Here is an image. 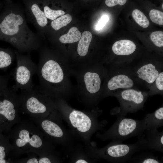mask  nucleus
Masks as SVG:
<instances>
[{"instance_id": "nucleus-1", "label": "nucleus", "mask_w": 163, "mask_h": 163, "mask_svg": "<svg viewBox=\"0 0 163 163\" xmlns=\"http://www.w3.org/2000/svg\"><path fill=\"white\" fill-rule=\"evenodd\" d=\"M37 65L39 84L37 89L53 98L71 92L73 89L70 79V67L67 60L52 50L41 47Z\"/></svg>"}, {"instance_id": "nucleus-2", "label": "nucleus", "mask_w": 163, "mask_h": 163, "mask_svg": "<svg viewBox=\"0 0 163 163\" xmlns=\"http://www.w3.org/2000/svg\"><path fill=\"white\" fill-rule=\"evenodd\" d=\"M0 40L9 43L21 53L38 50L41 46L40 37L27 24L24 10L11 0H5L0 13Z\"/></svg>"}, {"instance_id": "nucleus-3", "label": "nucleus", "mask_w": 163, "mask_h": 163, "mask_svg": "<svg viewBox=\"0 0 163 163\" xmlns=\"http://www.w3.org/2000/svg\"><path fill=\"white\" fill-rule=\"evenodd\" d=\"M10 131L9 137L12 156L18 158L25 154L42 155L44 151V140L37 126L27 121H21Z\"/></svg>"}, {"instance_id": "nucleus-4", "label": "nucleus", "mask_w": 163, "mask_h": 163, "mask_svg": "<svg viewBox=\"0 0 163 163\" xmlns=\"http://www.w3.org/2000/svg\"><path fill=\"white\" fill-rule=\"evenodd\" d=\"M101 63L80 69L70 68L71 76L76 81L75 89L82 95L96 100L102 94L107 69Z\"/></svg>"}, {"instance_id": "nucleus-5", "label": "nucleus", "mask_w": 163, "mask_h": 163, "mask_svg": "<svg viewBox=\"0 0 163 163\" xmlns=\"http://www.w3.org/2000/svg\"><path fill=\"white\" fill-rule=\"evenodd\" d=\"M19 95L20 111L33 119L43 118L56 107L52 98L37 88L22 91Z\"/></svg>"}, {"instance_id": "nucleus-6", "label": "nucleus", "mask_w": 163, "mask_h": 163, "mask_svg": "<svg viewBox=\"0 0 163 163\" xmlns=\"http://www.w3.org/2000/svg\"><path fill=\"white\" fill-rule=\"evenodd\" d=\"M19 95L12 89L7 88L0 91V133L10 132L12 127L21 121Z\"/></svg>"}, {"instance_id": "nucleus-7", "label": "nucleus", "mask_w": 163, "mask_h": 163, "mask_svg": "<svg viewBox=\"0 0 163 163\" xmlns=\"http://www.w3.org/2000/svg\"><path fill=\"white\" fill-rule=\"evenodd\" d=\"M17 66L13 75L15 84L12 89L15 91H30L34 89L33 75L36 74L37 65L31 59L30 53L24 55L15 50Z\"/></svg>"}, {"instance_id": "nucleus-8", "label": "nucleus", "mask_w": 163, "mask_h": 163, "mask_svg": "<svg viewBox=\"0 0 163 163\" xmlns=\"http://www.w3.org/2000/svg\"><path fill=\"white\" fill-rule=\"evenodd\" d=\"M145 130L142 120L119 116L108 133L110 138L114 141L122 142L132 137L140 136Z\"/></svg>"}, {"instance_id": "nucleus-9", "label": "nucleus", "mask_w": 163, "mask_h": 163, "mask_svg": "<svg viewBox=\"0 0 163 163\" xmlns=\"http://www.w3.org/2000/svg\"><path fill=\"white\" fill-rule=\"evenodd\" d=\"M114 95L120 104V110L116 113L118 117L125 116L142 108L147 97L146 94L132 88L124 89Z\"/></svg>"}, {"instance_id": "nucleus-10", "label": "nucleus", "mask_w": 163, "mask_h": 163, "mask_svg": "<svg viewBox=\"0 0 163 163\" xmlns=\"http://www.w3.org/2000/svg\"><path fill=\"white\" fill-rule=\"evenodd\" d=\"M24 11L28 21L35 27L40 37L43 33L48 21L46 16L41 0H23Z\"/></svg>"}, {"instance_id": "nucleus-11", "label": "nucleus", "mask_w": 163, "mask_h": 163, "mask_svg": "<svg viewBox=\"0 0 163 163\" xmlns=\"http://www.w3.org/2000/svg\"><path fill=\"white\" fill-rule=\"evenodd\" d=\"M114 142L107 147L106 152L111 160L115 163L124 162L130 160L135 153L143 150L142 144L138 141L130 144L116 141Z\"/></svg>"}, {"instance_id": "nucleus-12", "label": "nucleus", "mask_w": 163, "mask_h": 163, "mask_svg": "<svg viewBox=\"0 0 163 163\" xmlns=\"http://www.w3.org/2000/svg\"><path fill=\"white\" fill-rule=\"evenodd\" d=\"M134 84L133 80L128 75L123 74L113 75L107 70L102 94H113L116 90L132 88Z\"/></svg>"}, {"instance_id": "nucleus-13", "label": "nucleus", "mask_w": 163, "mask_h": 163, "mask_svg": "<svg viewBox=\"0 0 163 163\" xmlns=\"http://www.w3.org/2000/svg\"><path fill=\"white\" fill-rule=\"evenodd\" d=\"M138 141L144 149H150L163 152V133L157 129H145L139 136Z\"/></svg>"}, {"instance_id": "nucleus-14", "label": "nucleus", "mask_w": 163, "mask_h": 163, "mask_svg": "<svg viewBox=\"0 0 163 163\" xmlns=\"http://www.w3.org/2000/svg\"><path fill=\"white\" fill-rule=\"evenodd\" d=\"M69 119L72 126L80 132L85 133L89 130L91 125L90 118L83 112L73 110L69 115Z\"/></svg>"}, {"instance_id": "nucleus-15", "label": "nucleus", "mask_w": 163, "mask_h": 163, "mask_svg": "<svg viewBox=\"0 0 163 163\" xmlns=\"http://www.w3.org/2000/svg\"><path fill=\"white\" fill-rule=\"evenodd\" d=\"M36 125L48 135L55 138H60L63 135V131L56 123L53 121L41 118L33 119Z\"/></svg>"}, {"instance_id": "nucleus-16", "label": "nucleus", "mask_w": 163, "mask_h": 163, "mask_svg": "<svg viewBox=\"0 0 163 163\" xmlns=\"http://www.w3.org/2000/svg\"><path fill=\"white\" fill-rule=\"evenodd\" d=\"M157 67L151 63L141 66L136 71L138 78L148 84H153L160 72Z\"/></svg>"}, {"instance_id": "nucleus-17", "label": "nucleus", "mask_w": 163, "mask_h": 163, "mask_svg": "<svg viewBox=\"0 0 163 163\" xmlns=\"http://www.w3.org/2000/svg\"><path fill=\"white\" fill-rule=\"evenodd\" d=\"M145 129L154 130L163 125V107H161L154 112L147 114L142 119Z\"/></svg>"}, {"instance_id": "nucleus-18", "label": "nucleus", "mask_w": 163, "mask_h": 163, "mask_svg": "<svg viewBox=\"0 0 163 163\" xmlns=\"http://www.w3.org/2000/svg\"><path fill=\"white\" fill-rule=\"evenodd\" d=\"M136 49L135 44L129 40H122L115 42L112 47L113 53L118 56H127L133 53Z\"/></svg>"}, {"instance_id": "nucleus-19", "label": "nucleus", "mask_w": 163, "mask_h": 163, "mask_svg": "<svg viewBox=\"0 0 163 163\" xmlns=\"http://www.w3.org/2000/svg\"><path fill=\"white\" fill-rule=\"evenodd\" d=\"M15 56V51L0 47V69H7L11 64Z\"/></svg>"}, {"instance_id": "nucleus-20", "label": "nucleus", "mask_w": 163, "mask_h": 163, "mask_svg": "<svg viewBox=\"0 0 163 163\" xmlns=\"http://www.w3.org/2000/svg\"><path fill=\"white\" fill-rule=\"evenodd\" d=\"M81 36V33L77 28L72 27L67 34L59 37V40L62 44L72 43L79 41Z\"/></svg>"}, {"instance_id": "nucleus-21", "label": "nucleus", "mask_w": 163, "mask_h": 163, "mask_svg": "<svg viewBox=\"0 0 163 163\" xmlns=\"http://www.w3.org/2000/svg\"><path fill=\"white\" fill-rule=\"evenodd\" d=\"M12 145L10 142V139L4 136L0 133V160H5L8 163L10 161L6 159L7 156L11 153Z\"/></svg>"}, {"instance_id": "nucleus-22", "label": "nucleus", "mask_w": 163, "mask_h": 163, "mask_svg": "<svg viewBox=\"0 0 163 163\" xmlns=\"http://www.w3.org/2000/svg\"><path fill=\"white\" fill-rule=\"evenodd\" d=\"M72 19V17L70 15H64L53 20L51 23V27L54 30L58 31L69 23Z\"/></svg>"}, {"instance_id": "nucleus-23", "label": "nucleus", "mask_w": 163, "mask_h": 163, "mask_svg": "<svg viewBox=\"0 0 163 163\" xmlns=\"http://www.w3.org/2000/svg\"><path fill=\"white\" fill-rule=\"evenodd\" d=\"M132 17L139 25L144 28L147 27L149 25V21L144 14L139 10H134L132 12Z\"/></svg>"}, {"instance_id": "nucleus-24", "label": "nucleus", "mask_w": 163, "mask_h": 163, "mask_svg": "<svg viewBox=\"0 0 163 163\" xmlns=\"http://www.w3.org/2000/svg\"><path fill=\"white\" fill-rule=\"evenodd\" d=\"M42 6L46 16L47 19L53 20L58 17L61 16L65 14V12L61 10H53L48 6L43 4Z\"/></svg>"}, {"instance_id": "nucleus-25", "label": "nucleus", "mask_w": 163, "mask_h": 163, "mask_svg": "<svg viewBox=\"0 0 163 163\" xmlns=\"http://www.w3.org/2000/svg\"><path fill=\"white\" fill-rule=\"evenodd\" d=\"M134 158V161L136 162L142 163H159L161 161L157 157L152 155H141Z\"/></svg>"}, {"instance_id": "nucleus-26", "label": "nucleus", "mask_w": 163, "mask_h": 163, "mask_svg": "<svg viewBox=\"0 0 163 163\" xmlns=\"http://www.w3.org/2000/svg\"><path fill=\"white\" fill-rule=\"evenodd\" d=\"M149 17L152 22L157 24L163 25V12L159 10L152 9L149 13Z\"/></svg>"}, {"instance_id": "nucleus-27", "label": "nucleus", "mask_w": 163, "mask_h": 163, "mask_svg": "<svg viewBox=\"0 0 163 163\" xmlns=\"http://www.w3.org/2000/svg\"><path fill=\"white\" fill-rule=\"evenodd\" d=\"M150 39L156 46L162 47L163 46V32L155 31L152 32L150 35Z\"/></svg>"}, {"instance_id": "nucleus-28", "label": "nucleus", "mask_w": 163, "mask_h": 163, "mask_svg": "<svg viewBox=\"0 0 163 163\" xmlns=\"http://www.w3.org/2000/svg\"><path fill=\"white\" fill-rule=\"evenodd\" d=\"M154 83L158 90L162 92L163 90V72H159Z\"/></svg>"}, {"instance_id": "nucleus-29", "label": "nucleus", "mask_w": 163, "mask_h": 163, "mask_svg": "<svg viewBox=\"0 0 163 163\" xmlns=\"http://www.w3.org/2000/svg\"><path fill=\"white\" fill-rule=\"evenodd\" d=\"M127 0H105L106 5L108 7H113L116 5L123 6L126 2Z\"/></svg>"}, {"instance_id": "nucleus-30", "label": "nucleus", "mask_w": 163, "mask_h": 163, "mask_svg": "<svg viewBox=\"0 0 163 163\" xmlns=\"http://www.w3.org/2000/svg\"><path fill=\"white\" fill-rule=\"evenodd\" d=\"M9 75H0V91L8 88Z\"/></svg>"}, {"instance_id": "nucleus-31", "label": "nucleus", "mask_w": 163, "mask_h": 163, "mask_svg": "<svg viewBox=\"0 0 163 163\" xmlns=\"http://www.w3.org/2000/svg\"><path fill=\"white\" fill-rule=\"evenodd\" d=\"M109 19V17L107 15H103L96 25V30H99L103 28Z\"/></svg>"}, {"instance_id": "nucleus-32", "label": "nucleus", "mask_w": 163, "mask_h": 163, "mask_svg": "<svg viewBox=\"0 0 163 163\" xmlns=\"http://www.w3.org/2000/svg\"><path fill=\"white\" fill-rule=\"evenodd\" d=\"M39 158L37 157L38 163H50L51 162L50 160L47 157L42 156L40 155Z\"/></svg>"}, {"instance_id": "nucleus-33", "label": "nucleus", "mask_w": 163, "mask_h": 163, "mask_svg": "<svg viewBox=\"0 0 163 163\" xmlns=\"http://www.w3.org/2000/svg\"><path fill=\"white\" fill-rule=\"evenodd\" d=\"M76 163H87L86 161L83 159H79L76 162Z\"/></svg>"}, {"instance_id": "nucleus-34", "label": "nucleus", "mask_w": 163, "mask_h": 163, "mask_svg": "<svg viewBox=\"0 0 163 163\" xmlns=\"http://www.w3.org/2000/svg\"><path fill=\"white\" fill-rule=\"evenodd\" d=\"M2 4L0 2V10L2 8Z\"/></svg>"}, {"instance_id": "nucleus-35", "label": "nucleus", "mask_w": 163, "mask_h": 163, "mask_svg": "<svg viewBox=\"0 0 163 163\" xmlns=\"http://www.w3.org/2000/svg\"><path fill=\"white\" fill-rule=\"evenodd\" d=\"M162 8L163 9V4H162Z\"/></svg>"}]
</instances>
